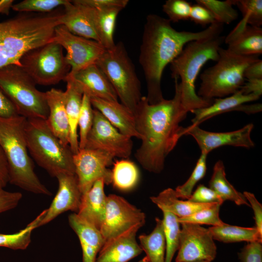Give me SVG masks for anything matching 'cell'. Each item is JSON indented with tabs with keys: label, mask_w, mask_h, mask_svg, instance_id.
Returning <instances> with one entry per match:
<instances>
[{
	"label": "cell",
	"mask_w": 262,
	"mask_h": 262,
	"mask_svg": "<svg viewBox=\"0 0 262 262\" xmlns=\"http://www.w3.org/2000/svg\"><path fill=\"white\" fill-rule=\"evenodd\" d=\"M179 246L176 262L213 261L217 247L208 229L201 225L181 223Z\"/></svg>",
	"instance_id": "cell-14"
},
{
	"label": "cell",
	"mask_w": 262,
	"mask_h": 262,
	"mask_svg": "<svg viewBox=\"0 0 262 262\" xmlns=\"http://www.w3.org/2000/svg\"><path fill=\"white\" fill-rule=\"evenodd\" d=\"M63 7L61 25L75 35L99 42L92 8L79 3L76 0H68Z\"/></svg>",
	"instance_id": "cell-21"
},
{
	"label": "cell",
	"mask_w": 262,
	"mask_h": 262,
	"mask_svg": "<svg viewBox=\"0 0 262 262\" xmlns=\"http://www.w3.org/2000/svg\"><path fill=\"white\" fill-rule=\"evenodd\" d=\"M9 182L8 164L4 152L0 147V187L4 188Z\"/></svg>",
	"instance_id": "cell-52"
},
{
	"label": "cell",
	"mask_w": 262,
	"mask_h": 262,
	"mask_svg": "<svg viewBox=\"0 0 262 262\" xmlns=\"http://www.w3.org/2000/svg\"><path fill=\"white\" fill-rule=\"evenodd\" d=\"M243 195L249 203L250 206L253 210L255 228L262 234V205L256 198L254 195L249 192H244Z\"/></svg>",
	"instance_id": "cell-48"
},
{
	"label": "cell",
	"mask_w": 262,
	"mask_h": 262,
	"mask_svg": "<svg viewBox=\"0 0 262 262\" xmlns=\"http://www.w3.org/2000/svg\"><path fill=\"white\" fill-rule=\"evenodd\" d=\"M36 83L21 66L10 65L0 68V89L26 118L46 120L49 115L46 92L38 90Z\"/></svg>",
	"instance_id": "cell-7"
},
{
	"label": "cell",
	"mask_w": 262,
	"mask_h": 262,
	"mask_svg": "<svg viewBox=\"0 0 262 262\" xmlns=\"http://www.w3.org/2000/svg\"><path fill=\"white\" fill-rule=\"evenodd\" d=\"M70 79L90 98L118 101V97L108 79L96 64H92L73 74H68Z\"/></svg>",
	"instance_id": "cell-18"
},
{
	"label": "cell",
	"mask_w": 262,
	"mask_h": 262,
	"mask_svg": "<svg viewBox=\"0 0 262 262\" xmlns=\"http://www.w3.org/2000/svg\"><path fill=\"white\" fill-rule=\"evenodd\" d=\"M49 115L46 122L65 145L69 146L70 127L66 112L64 91L51 88L46 92Z\"/></svg>",
	"instance_id": "cell-26"
},
{
	"label": "cell",
	"mask_w": 262,
	"mask_h": 262,
	"mask_svg": "<svg viewBox=\"0 0 262 262\" xmlns=\"http://www.w3.org/2000/svg\"><path fill=\"white\" fill-rule=\"evenodd\" d=\"M64 81L66 82V91H64V96L70 127L69 146L74 154L79 150L78 123L83 94L70 79L66 77Z\"/></svg>",
	"instance_id": "cell-27"
},
{
	"label": "cell",
	"mask_w": 262,
	"mask_h": 262,
	"mask_svg": "<svg viewBox=\"0 0 262 262\" xmlns=\"http://www.w3.org/2000/svg\"><path fill=\"white\" fill-rule=\"evenodd\" d=\"M262 242H248L238 253L241 262H262Z\"/></svg>",
	"instance_id": "cell-44"
},
{
	"label": "cell",
	"mask_w": 262,
	"mask_h": 262,
	"mask_svg": "<svg viewBox=\"0 0 262 262\" xmlns=\"http://www.w3.org/2000/svg\"><path fill=\"white\" fill-rule=\"evenodd\" d=\"M114 157L109 153L97 149H79L73 155V163L80 191L82 194L88 191L94 183L102 179L105 184L112 182L111 170Z\"/></svg>",
	"instance_id": "cell-15"
},
{
	"label": "cell",
	"mask_w": 262,
	"mask_h": 262,
	"mask_svg": "<svg viewBox=\"0 0 262 262\" xmlns=\"http://www.w3.org/2000/svg\"><path fill=\"white\" fill-rule=\"evenodd\" d=\"M219 55L216 63L200 76L201 82L197 94L205 99L223 98L239 91L245 82L246 68L259 59L258 56L238 55L221 47Z\"/></svg>",
	"instance_id": "cell-6"
},
{
	"label": "cell",
	"mask_w": 262,
	"mask_h": 262,
	"mask_svg": "<svg viewBox=\"0 0 262 262\" xmlns=\"http://www.w3.org/2000/svg\"><path fill=\"white\" fill-rule=\"evenodd\" d=\"M82 5L96 9H104L113 7L124 9L128 4V0H76Z\"/></svg>",
	"instance_id": "cell-47"
},
{
	"label": "cell",
	"mask_w": 262,
	"mask_h": 262,
	"mask_svg": "<svg viewBox=\"0 0 262 262\" xmlns=\"http://www.w3.org/2000/svg\"><path fill=\"white\" fill-rule=\"evenodd\" d=\"M46 210L41 213L33 221L24 229L13 234L0 233V246L5 247L14 250L25 249L31 241L32 231L36 228L43 219Z\"/></svg>",
	"instance_id": "cell-35"
},
{
	"label": "cell",
	"mask_w": 262,
	"mask_h": 262,
	"mask_svg": "<svg viewBox=\"0 0 262 262\" xmlns=\"http://www.w3.org/2000/svg\"><path fill=\"white\" fill-rule=\"evenodd\" d=\"M20 192H11L0 187V213L16 208L22 198Z\"/></svg>",
	"instance_id": "cell-46"
},
{
	"label": "cell",
	"mask_w": 262,
	"mask_h": 262,
	"mask_svg": "<svg viewBox=\"0 0 262 262\" xmlns=\"http://www.w3.org/2000/svg\"><path fill=\"white\" fill-rule=\"evenodd\" d=\"M104 184L102 179L98 180L88 191L82 194L76 213L98 229L103 222L106 211L107 196L104 193Z\"/></svg>",
	"instance_id": "cell-24"
},
{
	"label": "cell",
	"mask_w": 262,
	"mask_h": 262,
	"mask_svg": "<svg viewBox=\"0 0 262 262\" xmlns=\"http://www.w3.org/2000/svg\"><path fill=\"white\" fill-rule=\"evenodd\" d=\"M163 224L165 240V262H172L175 253L178 251L180 234V223L178 217L166 211H163Z\"/></svg>",
	"instance_id": "cell-34"
},
{
	"label": "cell",
	"mask_w": 262,
	"mask_h": 262,
	"mask_svg": "<svg viewBox=\"0 0 262 262\" xmlns=\"http://www.w3.org/2000/svg\"><path fill=\"white\" fill-rule=\"evenodd\" d=\"M67 0H24L13 5L12 9L19 12L51 13L64 6Z\"/></svg>",
	"instance_id": "cell-40"
},
{
	"label": "cell",
	"mask_w": 262,
	"mask_h": 262,
	"mask_svg": "<svg viewBox=\"0 0 262 262\" xmlns=\"http://www.w3.org/2000/svg\"><path fill=\"white\" fill-rule=\"evenodd\" d=\"M174 79L172 98L150 104L143 96L134 113L141 141L135 157L145 170L157 174L164 169L166 157L183 136L180 123L188 113L181 105L179 79Z\"/></svg>",
	"instance_id": "cell-1"
},
{
	"label": "cell",
	"mask_w": 262,
	"mask_h": 262,
	"mask_svg": "<svg viewBox=\"0 0 262 262\" xmlns=\"http://www.w3.org/2000/svg\"><path fill=\"white\" fill-rule=\"evenodd\" d=\"M189 19L202 26L210 25L216 22L211 12L198 3L192 5Z\"/></svg>",
	"instance_id": "cell-45"
},
{
	"label": "cell",
	"mask_w": 262,
	"mask_h": 262,
	"mask_svg": "<svg viewBox=\"0 0 262 262\" xmlns=\"http://www.w3.org/2000/svg\"><path fill=\"white\" fill-rule=\"evenodd\" d=\"M112 182L119 190L128 191L133 188L138 182L139 171L136 165L128 160H116L113 163Z\"/></svg>",
	"instance_id": "cell-33"
},
{
	"label": "cell",
	"mask_w": 262,
	"mask_h": 262,
	"mask_svg": "<svg viewBox=\"0 0 262 262\" xmlns=\"http://www.w3.org/2000/svg\"><path fill=\"white\" fill-rule=\"evenodd\" d=\"M227 49L240 56H258L262 53V28L251 26L243 19L225 36Z\"/></svg>",
	"instance_id": "cell-19"
},
{
	"label": "cell",
	"mask_w": 262,
	"mask_h": 262,
	"mask_svg": "<svg viewBox=\"0 0 262 262\" xmlns=\"http://www.w3.org/2000/svg\"><path fill=\"white\" fill-rule=\"evenodd\" d=\"M209 262L204 261H195V262Z\"/></svg>",
	"instance_id": "cell-55"
},
{
	"label": "cell",
	"mask_w": 262,
	"mask_h": 262,
	"mask_svg": "<svg viewBox=\"0 0 262 262\" xmlns=\"http://www.w3.org/2000/svg\"><path fill=\"white\" fill-rule=\"evenodd\" d=\"M260 97L254 95H246L239 90L233 94L224 98H214L209 106L196 109L191 112L195 115L192 119L193 126H199L203 121L215 115L226 112L238 111L246 113L248 110V104L245 103L254 101Z\"/></svg>",
	"instance_id": "cell-23"
},
{
	"label": "cell",
	"mask_w": 262,
	"mask_h": 262,
	"mask_svg": "<svg viewBox=\"0 0 262 262\" xmlns=\"http://www.w3.org/2000/svg\"><path fill=\"white\" fill-rule=\"evenodd\" d=\"M213 240L230 243L245 241L262 242V234L255 228L232 226L226 223L208 228Z\"/></svg>",
	"instance_id": "cell-31"
},
{
	"label": "cell",
	"mask_w": 262,
	"mask_h": 262,
	"mask_svg": "<svg viewBox=\"0 0 262 262\" xmlns=\"http://www.w3.org/2000/svg\"><path fill=\"white\" fill-rule=\"evenodd\" d=\"M92 107L90 97L83 94L78 123L79 149L85 147L87 135L93 125L94 109Z\"/></svg>",
	"instance_id": "cell-39"
},
{
	"label": "cell",
	"mask_w": 262,
	"mask_h": 262,
	"mask_svg": "<svg viewBox=\"0 0 262 262\" xmlns=\"http://www.w3.org/2000/svg\"><path fill=\"white\" fill-rule=\"evenodd\" d=\"M223 24L215 22L197 32L178 31L167 19L150 14L146 17L140 48L139 62L145 78L150 104L163 99L161 88L165 67L177 58L189 42L221 35Z\"/></svg>",
	"instance_id": "cell-2"
},
{
	"label": "cell",
	"mask_w": 262,
	"mask_h": 262,
	"mask_svg": "<svg viewBox=\"0 0 262 262\" xmlns=\"http://www.w3.org/2000/svg\"><path fill=\"white\" fill-rule=\"evenodd\" d=\"M225 37L219 35L190 42L170 63L172 77L180 80L181 103L186 112L207 107L213 103V99L197 95L195 83L203 66L209 61L218 60L219 49Z\"/></svg>",
	"instance_id": "cell-3"
},
{
	"label": "cell",
	"mask_w": 262,
	"mask_h": 262,
	"mask_svg": "<svg viewBox=\"0 0 262 262\" xmlns=\"http://www.w3.org/2000/svg\"><path fill=\"white\" fill-rule=\"evenodd\" d=\"M138 262H148V261L147 256H145Z\"/></svg>",
	"instance_id": "cell-54"
},
{
	"label": "cell",
	"mask_w": 262,
	"mask_h": 262,
	"mask_svg": "<svg viewBox=\"0 0 262 262\" xmlns=\"http://www.w3.org/2000/svg\"><path fill=\"white\" fill-rule=\"evenodd\" d=\"M68 223L77 235L82 252V262H95L97 255L105 243L99 230L81 218L76 213L70 214Z\"/></svg>",
	"instance_id": "cell-25"
},
{
	"label": "cell",
	"mask_w": 262,
	"mask_h": 262,
	"mask_svg": "<svg viewBox=\"0 0 262 262\" xmlns=\"http://www.w3.org/2000/svg\"><path fill=\"white\" fill-rule=\"evenodd\" d=\"M133 147L131 138L113 126L97 110L94 109V119L84 148L107 152L115 157L127 158Z\"/></svg>",
	"instance_id": "cell-12"
},
{
	"label": "cell",
	"mask_w": 262,
	"mask_h": 262,
	"mask_svg": "<svg viewBox=\"0 0 262 262\" xmlns=\"http://www.w3.org/2000/svg\"><path fill=\"white\" fill-rule=\"evenodd\" d=\"M56 178L59 185L58 191L50 206L46 210L39 227L47 224L67 211L75 213L78 211L82 193L76 175L63 173Z\"/></svg>",
	"instance_id": "cell-17"
},
{
	"label": "cell",
	"mask_w": 262,
	"mask_h": 262,
	"mask_svg": "<svg viewBox=\"0 0 262 262\" xmlns=\"http://www.w3.org/2000/svg\"><path fill=\"white\" fill-rule=\"evenodd\" d=\"M187 200L196 203H218L221 205L224 202L214 191L203 184H199Z\"/></svg>",
	"instance_id": "cell-43"
},
{
	"label": "cell",
	"mask_w": 262,
	"mask_h": 262,
	"mask_svg": "<svg viewBox=\"0 0 262 262\" xmlns=\"http://www.w3.org/2000/svg\"><path fill=\"white\" fill-rule=\"evenodd\" d=\"M14 1L13 0H0V14L8 15L12 9Z\"/></svg>",
	"instance_id": "cell-53"
},
{
	"label": "cell",
	"mask_w": 262,
	"mask_h": 262,
	"mask_svg": "<svg viewBox=\"0 0 262 262\" xmlns=\"http://www.w3.org/2000/svg\"><path fill=\"white\" fill-rule=\"evenodd\" d=\"M209 188L214 191L223 200L234 202L238 206L250 205L243 194L238 192L226 178L223 162L219 160L215 164L213 173L209 181Z\"/></svg>",
	"instance_id": "cell-30"
},
{
	"label": "cell",
	"mask_w": 262,
	"mask_h": 262,
	"mask_svg": "<svg viewBox=\"0 0 262 262\" xmlns=\"http://www.w3.org/2000/svg\"><path fill=\"white\" fill-rule=\"evenodd\" d=\"M240 90L246 95L254 94L261 97L262 94V79L246 80Z\"/></svg>",
	"instance_id": "cell-50"
},
{
	"label": "cell",
	"mask_w": 262,
	"mask_h": 262,
	"mask_svg": "<svg viewBox=\"0 0 262 262\" xmlns=\"http://www.w3.org/2000/svg\"><path fill=\"white\" fill-rule=\"evenodd\" d=\"M152 202L162 211L170 212L178 218L187 216L205 208L213 203L203 204L191 202L179 199L172 188H167L157 196L150 197Z\"/></svg>",
	"instance_id": "cell-28"
},
{
	"label": "cell",
	"mask_w": 262,
	"mask_h": 262,
	"mask_svg": "<svg viewBox=\"0 0 262 262\" xmlns=\"http://www.w3.org/2000/svg\"><path fill=\"white\" fill-rule=\"evenodd\" d=\"M93 9L94 21L99 43L106 50L111 49L115 45L114 33L116 21L118 14L123 9L119 7Z\"/></svg>",
	"instance_id": "cell-29"
},
{
	"label": "cell",
	"mask_w": 262,
	"mask_h": 262,
	"mask_svg": "<svg viewBox=\"0 0 262 262\" xmlns=\"http://www.w3.org/2000/svg\"><path fill=\"white\" fill-rule=\"evenodd\" d=\"M221 204L213 203L210 206L198 211L187 216L178 218L181 223H189L198 225L205 224L212 226H218L224 223L219 217Z\"/></svg>",
	"instance_id": "cell-38"
},
{
	"label": "cell",
	"mask_w": 262,
	"mask_h": 262,
	"mask_svg": "<svg viewBox=\"0 0 262 262\" xmlns=\"http://www.w3.org/2000/svg\"><path fill=\"white\" fill-rule=\"evenodd\" d=\"M236 5L248 24L261 27L262 25V0H235Z\"/></svg>",
	"instance_id": "cell-41"
},
{
	"label": "cell",
	"mask_w": 262,
	"mask_h": 262,
	"mask_svg": "<svg viewBox=\"0 0 262 262\" xmlns=\"http://www.w3.org/2000/svg\"><path fill=\"white\" fill-rule=\"evenodd\" d=\"M36 45L35 28L27 16L0 22V68L10 65L21 66V58Z\"/></svg>",
	"instance_id": "cell-10"
},
{
	"label": "cell",
	"mask_w": 262,
	"mask_h": 262,
	"mask_svg": "<svg viewBox=\"0 0 262 262\" xmlns=\"http://www.w3.org/2000/svg\"><path fill=\"white\" fill-rule=\"evenodd\" d=\"M196 3L207 8L213 16L215 21L222 24H229L238 17L237 11L233 7L235 0H196Z\"/></svg>",
	"instance_id": "cell-36"
},
{
	"label": "cell",
	"mask_w": 262,
	"mask_h": 262,
	"mask_svg": "<svg viewBox=\"0 0 262 262\" xmlns=\"http://www.w3.org/2000/svg\"><path fill=\"white\" fill-rule=\"evenodd\" d=\"M18 115L12 103L0 89V117L8 118Z\"/></svg>",
	"instance_id": "cell-49"
},
{
	"label": "cell",
	"mask_w": 262,
	"mask_h": 262,
	"mask_svg": "<svg viewBox=\"0 0 262 262\" xmlns=\"http://www.w3.org/2000/svg\"><path fill=\"white\" fill-rule=\"evenodd\" d=\"M208 154L201 152L191 175L182 185L178 186L175 190L178 198L188 199L192 194L196 184L205 176L207 171V156Z\"/></svg>",
	"instance_id": "cell-37"
},
{
	"label": "cell",
	"mask_w": 262,
	"mask_h": 262,
	"mask_svg": "<svg viewBox=\"0 0 262 262\" xmlns=\"http://www.w3.org/2000/svg\"><path fill=\"white\" fill-rule=\"evenodd\" d=\"M96 64L104 73L121 103L133 114L143 97L135 66L123 42L106 50Z\"/></svg>",
	"instance_id": "cell-8"
},
{
	"label": "cell",
	"mask_w": 262,
	"mask_h": 262,
	"mask_svg": "<svg viewBox=\"0 0 262 262\" xmlns=\"http://www.w3.org/2000/svg\"><path fill=\"white\" fill-rule=\"evenodd\" d=\"M145 214L119 196H107L105 217L100 231L105 242L145 223Z\"/></svg>",
	"instance_id": "cell-13"
},
{
	"label": "cell",
	"mask_w": 262,
	"mask_h": 262,
	"mask_svg": "<svg viewBox=\"0 0 262 262\" xmlns=\"http://www.w3.org/2000/svg\"><path fill=\"white\" fill-rule=\"evenodd\" d=\"M192 5L185 0H167L162 6L163 11L170 22H178L190 18Z\"/></svg>",
	"instance_id": "cell-42"
},
{
	"label": "cell",
	"mask_w": 262,
	"mask_h": 262,
	"mask_svg": "<svg viewBox=\"0 0 262 262\" xmlns=\"http://www.w3.org/2000/svg\"><path fill=\"white\" fill-rule=\"evenodd\" d=\"M26 119L19 115L0 117V147L7 162L9 183L32 193L50 196V192L35 173L29 154L25 130Z\"/></svg>",
	"instance_id": "cell-4"
},
{
	"label": "cell",
	"mask_w": 262,
	"mask_h": 262,
	"mask_svg": "<svg viewBox=\"0 0 262 262\" xmlns=\"http://www.w3.org/2000/svg\"><path fill=\"white\" fill-rule=\"evenodd\" d=\"M156 225L149 234L139 236L140 246L148 262H165L166 244L162 220L156 218Z\"/></svg>",
	"instance_id": "cell-32"
},
{
	"label": "cell",
	"mask_w": 262,
	"mask_h": 262,
	"mask_svg": "<svg viewBox=\"0 0 262 262\" xmlns=\"http://www.w3.org/2000/svg\"><path fill=\"white\" fill-rule=\"evenodd\" d=\"M53 41L66 51L65 58L70 68L69 74L96 64L106 50L99 42L75 35L62 25L55 28Z\"/></svg>",
	"instance_id": "cell-11"
},
{
	"label": "cell",
	"mask_w": 262,
	"mask_h": 262,
	"mask_svg": "<svg viewBox=\"0 0 262 262\" xmlns=\"http://www.w3.org/2000/svg\"><path fill=\"white\" fill-rule=\"evenodd\" d=\"M25 130L29 152L39 166L53 177L63 173L75 174L70 146L61 142L46 120L27 118Z\"/></svg>",
	"instance_id": "cell-5"
},
{
	"label": "cell",
	"mask_w": 262,
	"mask_h": 262,
	"mask_svg": "<svg viewBox=\"0 0 262 262\" xmlns=\"http://www.w3.org/2000/svg\"><path fill=\"white\" fill-rule=\"evenodd\" d=\"M244 76L246 80L262 79V60H258L250 64L245 69Z\"/></svg>",
	"instance_id": "cell-51"
},
{
	"label": "cell",
	"mask_w": 262,
	"mask_h": 262,
	"mask_svg": "<svg viewBox=\"0 0 262 262\" xmlns=\"http://www.w3.org/2000/svg\"><path fill=\"white\" fill-rule=\"evenodd\" d=\"M20 64L36 84L42 85L64 81L70 70L63 47L54 41L28 51L21 58Z\"/></svg>",
	"instance_id": "cell-9"
},
{
	"label": "cell",
	"mask_w": 262,
	"mask_h": 262,
	"mask_svg": "<svg viewBox=\"0 0 262 262\" xmlns=\"http://www.w3.org/2000/svg\"><path fill=\"white\" fill-rule=\"evenodd\" d=\"M93 107L98 111L120 132L131 138L140 139L134 114L118 101L90 98Z\"/></svg>",
	"instance_id": "cell-22"
},
{
	"label": "cell",
	"mask_w": 262,
	"mask_h": 262,
	"mask_svg": "<svg viewBox=\"0 0 262 262\" xmlns=\"http://www.w3.org/2000/svg\"><path fill=\"white\" fill-rule=\"evenodd\" d=\"M142 227L137 226L123 234L106 241L95 262H128L143 251L136 235Z\"/></svg>",
	"instance_id": "cell-20"
},
{
	"label": "cell",
	"mask_w": 262,
	"mask_h": 262,
	"mask_svg": "<svg viewBox=\"0 0 262 262\" xmlns=\"http://www.w3.org/2000/svg\"><path fill=\"white\" fill-rule=\"evenodd\" d=\"M254 125L249 123L242 128L232 131L215 132L208 131L199 127L190 125L182 128V134L192 136L196 142L201 151L208 154L217 147L224 146L252 147L254 143L251 138Z\"/></svg>",
	"instance_id": "cell-16"
}]
</instances>
